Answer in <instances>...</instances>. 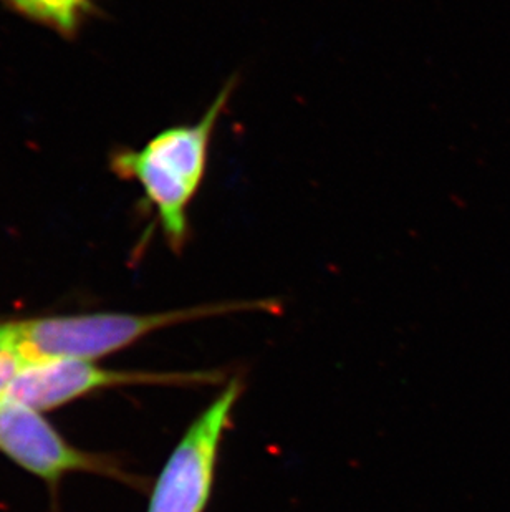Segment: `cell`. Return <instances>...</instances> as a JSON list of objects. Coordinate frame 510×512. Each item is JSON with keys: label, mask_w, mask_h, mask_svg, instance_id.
Here are the masks:
<instances>
[{"label": "cell", "mask_w": 510, "mask_h": 512, "mask_svg": "<svg viewBox=\"0 0 510 512\" xmlns=\"http://www.w3.org/2000/svg\"><path fill=\"white\" fill-rule=\"evenodd\" d=\"M7 9L24 19L72 39L92 9V0H2Z\"/></svg>", "instance_id": "obj_6"}, {"label": "cell", "mask_w": 510, "mask_h": 512, "mask_svg": "<svg viewBox=\"0 0 510 512\" xmlns=\"http://www.w3.org/2000/svg\"><path fill=\"white\" fill-rule=\"evenodd\" d=\"M237 83L239 78H229L196 123L171 126L138 150L123 148L111 156V171L116 176L140 184L164 241L176 254L191 241L189 209L203 188L212 136Z\"/></svg>", "instance_id": "obj_1"}, {"label": "cell", "mask_w": 510, "mask_h": 512, "mask_svg": "<svg viewBox=\"0 0 510 512\" xmlns=\"http://www.w3.org/2000/svg\"><path fill=\"white\" fill-rule=\"evenodd\" d=\"M244 383L234 377L191 423L174 448L151 493L148 512H204L216 481L222 440Z\"/></svg>", "instance_id": "obj_3"}, {"label": "cell", "mask_w": 510, "mask_h": 512, "mask_svg": "<svg viewBox=\"0 0 510 512\" xmlns=\"http://www.w3.org/2000/svg\"><path fill=\"white\" fill-rule=\"evenodd\" d=\"M224 378V373L214 370L193 373L110 372L87 360H42L25 363L5 395L35 410L47 411L100 388L116 385L145 383L203 387L219 385Z\"/></svg>", "instance_id": "obj_4"}, {"label": "cell", "mask_w": 510, "mask_h": 512, "mask_svg": "<svg viewBox=\"0 0 510 512\" xmlns=\"http://www.w3.org/2000/svg\"><path fill=\"white\" fill-rule=\"evenodd\" d=\"M277 299L226 300L156 314H93L0 322V350L22 362L95 360L156 330L242 312L279 314Z\"/></svg>", "instance_id": "obj_2"}, {"label": "cell", "mask_w": 510, "mask_h": 512, "mask_svg": "<svg viewBox=\"0 0 510 512\" xmlns=\"http://www.w3.org/2000/svg\"><path fill=\"white\" fill-rule=\"evenodd\" d=\"M24 365L25 362H22L20 358L0 350V397H4L9 390L10 383L14 382V378L17 377V373Z\"/></svg>", "instance_id": "obj_7"}, {"label": "cell", "mask_w": 510, "mask_h": 512, "mask_svg": "<svg viewBox=\"0 0 510 512\" xmlns=\"http://www.w3.org/2000/svg\"><path fill=\"white\" fill-rule=\"evenodd\" d=\"M40 413L7 395L0 397V451L47 483L72 471H113L106 461L68 445Z\"/></svg>", "instance_id": "obj_5"}]
</instances>
